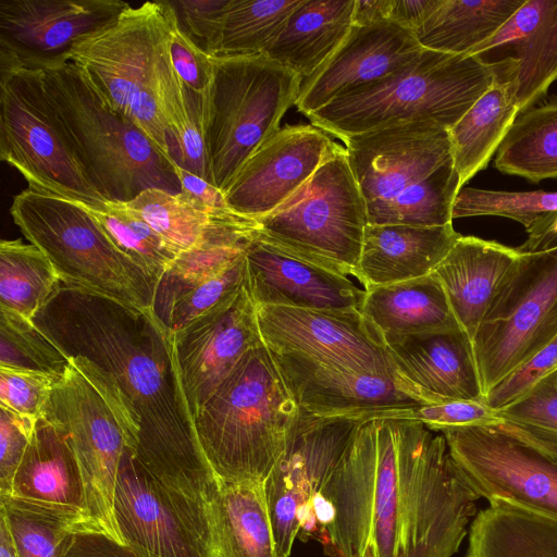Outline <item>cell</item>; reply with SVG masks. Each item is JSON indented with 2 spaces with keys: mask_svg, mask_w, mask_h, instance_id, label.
<instances>
[{
  "mask_svg": "<svg viewBox=\"0 0 557 557\" xmlns=\"http://www.w3.org/2000/svg\"><path fill=\"white\" fill-rule=\"evenodd\" d=\"M337 143L311 125H285L255 150L224 197L237 214L255 221L296 193L335 150Z\"/></svg>",
  "mask_w": 557,
  "mask_h": 557,
  "instance_id": "cell-21",
  "label": "cell"
},
{
  "mask_svg": "<svg viewBox=\"0 0 557 557\" xmlns=\"http://www.w3.org/2000/svg\"><path fill=\"white\" fill-rule=\"evenodd\" d=\"M496 412L502 421L557 441V366Z\"/></svg>",
  "mask_w": 557,
  "mask_h": 557,
  "instance_id": "cell-48",
  "label": "cell"
},
{
  "mask_svg": "<svg viewBox=\"0 0 557 557\" xmlns=\"http://www.w3.org/2000/svg\"><path fill=\"white\" fill-rule=\"evenodd\" d=\"M63 374L0 366V407L33 420L42 417Z\"/></svg>",
  "mask_w": 557,
  "mask_h": 557,
  "instance_id": "cell-47",
  "label": "cell"
},
{
  "mask_svg": "<svg viewBox=\"0 0 557 557\" xmlns=\"http://www.w3.org/2000/svg\"><path fill=\"white\" fill-rule=\"evenodd\" d=\"M384 419L412 420L433 431L448 426L493 425L502 420L485 400L444 399L414 408L393 411Z\"/></svg>",
  "mask_w": 557,
  "mask_h": 557,
  "instance_id": "cell-49",
  "label": "cell"
},
{
  "mask_svg": "<svg viewBox=\"0 0 557 557\" xmlns=\"http://www.w3.org/2000/svg\"><path fill=\"white\" fill-rule=\"evenodd\" d=\"M61 288L57 271L39 248L21 239L0 242V308L35 321Z\"/></svg>",
  "mask_w": 557,
  "mask_h": 557,
  "instance_id": "cell-37",
  "label": "cell"
},
{
  "mask_svg": "<svg viewBox=\"0 0 557 557\" xmlns=\"http://www.w3.org/2000/svg\"><path fill=\"white\" fill-rule=\"evenodd\" d=\"M41 418L65 435L75 453L95 527L123 543L113 502L121 460L131 445L119 414L75 356H71Z\"/></svg>",
  "mask_w": 557,
  "mask_h": 557,
  "instance_id": "cell-12",
  "label": "cell"
},
{
  "mask_svg": "<svg viewBox=\"0 0 557 557\" xmlns=\"http://www.w3.org/2000/svg\"><path fill=\"white\" fill-rule=\"evenodd\" d=\"M271 354L299 408L313 414L368 421L432 404L398 371L327 364L301 356Z\"/></svg>",
  "mask_w": 557,
  "mask_h": 557,
  "instance_id": "cell-16",
  "label": "cell"
},
{
  "mask_svg": "<svg viewBox=\"0 0 557 557\" xmlns=\"http://www.w3.org/2000/svg\"><path fill=\"white\" fill-rule=\"evenodd\" d=\"M0 158L29 187L92 207L107 202L87 180L61 129L39 69H0Z\"/></svg>",
  "mask_w": 557,
  "mask_h": 557,
  "instance_id": "cell-10",
  "label": "cell"
},
{
  "mask_svg": "<svg viewBox=\"0 0 557 557\" xmlns=\"http://www.w3.org/2000/svg\"><path fill=\"white\" fill-rule=\"evenodd\" d=\"M185 34L212 57L230 0L169 1Z\"/></svg>",
  "mask_w": 557,
  "mask_h": 557,
  "instance_id": "cell-51",
  "label": "cell"
},
{
  "mask_svg": "<svg viewBox=\"0 0 557 557\" xmlns=\"http://www.w3.org/2000/svg\"><path fill=\"white\" fill-rule=\"evenodd\" d=\"M463 557H557V519L497 498L479 510Z\"/></svg>",
  "mask_w": 557,
  "mask_h": 557,
  "instance_id": "cell-34",
  "label": "cell"
},
{
  "mask_svg": "<svg viewBox=\"0 0 557 557\" xmlns=\"http://www.w3.org/2000/svg\"><path fill=\"white\" fill-rule=\"evenodd\" d=\"M494 166L532 183L557 177V99L517 116L495 154Z\"/></svg>",
  "mask_w": 557,
  "mask_h": 557,
  "instance_id": "cell-36",
  "label": "cell"
},
{
  "mask_svg": "<svg viewBox=\"0 0 557 557\" xmlns=\"http://www.w3.org/2000/svg\"><path fill=\"white\" fill-rule=\"evenodd\" d=\"M177 176L182 191L198 199L208 207L216 209H231L225 200L224 193L205 178L178 166Z\"/></svg>",
  "mask_w": 557,
  "mask_h": 557,
  "instance_id": "cell-55",
  "label": "cell"
},
{
  "mask_svg": "<svg viewBox=\"0 0 557 557\" xmlns=\"http://www.w3.org/2000/svg\"><path fill=\"white\" fill-rule=\"evenodd\" d=\"M70 359L36 321L0 308V366L63 374Z\"/></svg>",
  "mask_w": 557,
  "mask_h": 557,
  "instance_id": "cell-43",
  "label": "cell"
},
{
  "mask_svg": "<svg viewBox=\"0 0 557 557\" xmlns=\"http://www.w3.org/2000/svg\"><path fill=\"white\" fill-rule=\"evenodd\" d=\"M459 190V177L451 160L387 203L368 211V222L374 225L450 224L453 205Z\"/></svg>",
  "mask_w": 557,
  "mask_h": 557,
  "instance_id": "cell-41",
  "label": "cell"
},
{
  "mask_svg": "<svg viewBox=\"0 0 557 557\" xmlns=\"http://www.w3.org/2000/svg\"><path fill=\"white\" fill-rule=\"evenodd\" d=\"M398 372L432 404L484 400L472 343L462 330L384 339Z\"/></svg>",
  "mask_w": 557,
  "mask_h": 557,
  "instance_id": "cell-24",
  "label": "cell"
},
{
  "mask_svg": "<svg viewBox=\"0 0 557 557\" xmlns=\"http://www.w3.org/2000/svg\"><path fill=\"white\" fill-rule=\"evenodd\" d=\"M264 345L327 364L398 371L381 333L360 310L258 306Z\"/></svg>",
  "mask_w": 557,
  "mask_h": 557,
  "instance_id": "cell-17",
  "label": "cell"
},
{
  "mask_svg": "<svg viewBox=\"0 0 557 557\" xmlns=\"http://www.w3.org/2000/svg\"><path fill=\"white\" fill-rule=\"evenodd\" d=\"M494 62L423 49L393 74L356 88L307 117L338 139L394 125L433 122L450 129L488 89Z\"/></svg>",
  "mask_w": 557,
  "mask_h": 557,
  "instance_id": "cell-5",
  "label": "cell"
},
{
  "mask_svg": "<svg viewBox=\"0 0 557 557\" xmlns=\"http://www.w3.org/2000/svg\"><path fill=\"white\" fill-rule=\"evenodd\" d=\"M128 7L121 0H0V69L65 62L75 41Z\"/></svg>",
  "mask_w": 557,
  "mask_h": 557,
  "instance_id": "cell-18",
  "label": "cell"
},
{
  "mask_svg": "<svg viewBox=\"0 0 557 557\" xmlns=\"http://www.w3.org/2000/svg\"><path fill=\"white\" fill-rule=\"evenodd\" d=\"M391 0H356L354 24L367 25L389 21Z\"/></svg>",
  "mask_w": 557,
  "mask_h": 557,
  "instance_id": "cell-57",
  "label": "cell"
},
{
  "mask_svg": "<svg viewBox=\"0 0 557 557\" xmlns=\"http://www.w3.org/2000/svg\"><path fill=\"white\" fill-rule=\"evenodd\" d=\"M364 290L360 311L384 339L460 329L433 274Z\"/></svg>",
  "mask_w": 557,
  "mask_h": 557,
  "instance_id": "cell-33",
  "label": "cell"
},
{
  "mask_svg": "<svg viewBox=\"0 0 557 557\" xmlns=\"http://www.w3.org/2000/svg\"><path fill=\"white\" fill-rule=\"evenodd\" d=\"M171 336L180 380L194 419L244 356L263 343L257 308L246 286Z\"/></svg>",
  "mask_w": 557,
  "mask_h": 557,
  "instance_id": "cell-20",
  "label": "cell"
},
{
  "mask_svg": "<svg viewBox=\"0 0 557 557\" xmlns=\"http://www.w3.org/2000/svg\"><path fill=\"white\" fill-rule=\"evenodd\" d=\"M554 211H557V191L462 187L455 198L451 218L496 215L517 221L528 230L539 219Z\"/></svg>",
  "mask_w": 557,
  "mask_h": 557,
  "instance_id": "cell-44",
  "label": "cell"
},
{
  "mask_svg": "<svg viewBox=\"0 0 557 557\" xmlns=\"http://www.w3.org/2000/svg\"><path fill=\"white\" fill-rule=\"evenodd\" d=\"M557 337V247L520 252L472 342L485 394Z\"/></svg>",
  "mask_w": 557,
  "mask_h": 557,
  "instance_id": "cell-11",
  "label": "cell"
},
{
  "mask_svg": "<svg viewBox=\"0 0 557 557\" xmlns=\"http://www.w3.org/2000/svg\"><path fill=\"white\" fill-rule=\"evenodd\" d=\"M63 557H150L123 544L103 532L84 530L75 532Z\"/></svg>",
  "mask_w": 557,
  "mask_h": 557,
  "instance_id": "cell-53",
  "label": "cell"
},
{
  "mask_svg": "<svg viewBox=\"0 0 557 557\" xmlns=\"http://www.w3.org/2000/svg\"><path fill=\"white\" fill-rule=\"evenodd\" d=\"M113 513L122 542L150 557H208L207 508L154 479L129 447L119 469Z\"/></svg>",
  "mask_w": 557,
  "mask_h": 557,
  "instance_id": "cell-15",
  "label": "cell"
},
{
  "mask_svg": "<svg viewBox=\"0 0 557 557\" xmlns=\"http://www.w3.org/2000/svg\"><path fill=\"white\" fill-rule=\"evenodd\" d=\"M246 283L245 256L223 273L197 282L162 277L154 311L172 334L236 296Z\"/></svg>",
  "mask_w": 557,
  "mask_h": 557,
  "instance_id": "cell-38",
  "label": "cell"
},
{
  "mask_svg": "<svg viewBox=\"0 0 557 557\" xmlns=\"http://www.w3.org/2000/svg\"><path fill=\"white\" fill-rule=\"evenodd\" d=\"M356 0H301L263 55L312 76L338 49L354 25Z\"/></svg>",
  "mask_w": 557,
  "mask_h": 557,
  "instance_id": "cell-31",
  "label": "cell"
},
{
  "mask_svg": "<svg viewBox=\"0 0 557 557\" xmlns=\"http://www.w3.org/2000/svg\"><path fill=\"white\" fill-rule=\"evenodd\" d=\"M257 223L261 233L293 253L357 278L369 222L346 149L338 144L296 193Z\"/></svg>",
  "mask_w": 557,
  "mask_h": 557,
  "instance_id": "cell-9",
  "label": "cell"
},
{
  "mask_svg": "<svg viewBox=\"0 0 557 557\" xmlns=\"http://www.w3.org/2000/svg\"><path fill=\"white\" fill-rule=\"evenodd\" d=\"M500 422L435 432L444 435L450 457L480 498L507 499L557 519V459Z\"/></svg>",
  "mask_w": 557,
  "mask_h": 557,
  "instance_id": "cell-14",
  "label": "cell"
},
{
  "mask_svg": "<svg viewBox=\"0 0 557 557\" xmlns=\"http://www.w3.org/2000/svg\"><path fill=\"white\" fill-rule=\"evenodd\" d=\"M556 366L557 337L494 385L485 394V403L495 411L505 408Z\"/></svg>",
  "mask_w": 557,
  "mask_h": 557,
  "instance_id": "cell-50",
  "label": "cell"
},
{
  "mask_svg": "<svg viewBox=\"0 0 557 557\" xmlns=\"http://www.w3.org/2000/svg\"><path fill=\"white\" fill-rule=\"evenodd\" d=\"M520 251L495 240L460 235L433 271L471 343Z\"/></svg>",
  "mask_w": 557,
  "mask_h": 557,
  "instance_id": "cell-26",
  "label": "cell"
},
{
  "mask_svg": "<svg viewBox=\"0 0 557 557\" xmlns=\"http://www.w3.org/2000/svg\"><path fill=\"white\" fill-rule=\"evenodd\" d=\"M442 0H391L389 21L413 33Z\"/></svg>",
  "mask_w": 557,
  "mask_h": 557,
  "instance_id": "cell-54",
  "label": "cell"
},
{
  "mask_svg": "<svg viewBox=\"0 0 557 557\" xmlns=\"http://www.w3.org/2000/svg\"><path fill=\"white\" fill-rule=\"evenodd\" d=\"M169 14L168 1L129 5L104 27L75 41L69 60L104 104L137 125L174 162L159 104L172 64Z\"/></svg>",
  "mask_w": 557,
  "mask_h": 557,
  "instance_id": "cell-6",
  "label": "cell"
},
{
  "mask_svg": "<svg viewBox=\"0 0 557 557\" xmlns=\"http://www.w3.org/2000/svg\"><path fill=\"white\" fill-rule=\"evenodd\" d=\"M246 289L256 307L361 310L366 290L349 276L304 259L258 230L246 252Z\"/></svg>",
  "mask_w": 557,
  "mask_h": 557,
  "instance_id": "cell-22",
  "label": "cell"
},
{
  "mask_svg": "<svg viewBox=\"0 0 557 557\" xmlns=\"http://www.w3.org/2000/svg\"><path fill=\"white\" fill-rule=\"evenodd\" d=\"M493 62L491 86L448 129L459 189L488 165L519 115L517 62L512 58Z\"/></svg>",
  "mask_w": 557,
  "mask_h": 557,
  "instance_id": "cell-29",
  "label": "cell"
},
{
  "mask_svg": "<svg viewBox=\"0 0 557 557\" xmlns=\"http://www.w3.org/2000/svg\"><path fill=\"white\" fill-rule=\"evenodd\" d=\"M525 231L527 240L517 247L520 252H536L557 247V211L542 216Z\"/></svg>",
  "mask_w": 557,
  "mask_h": 557,
  "instance_id": "cell-56",
  "label": "cell"
},
{
  "mask_svg": "<svg viewBox=\"0 0 557 557\" xmlns=\"http://www.w3.org/2000/svg\"><path fill=\"white\" fill-rule=\"evenodd\" d=\"M460 236L442 226L368 224L357 268L364 289L433 273Z\"/></svg>",
  "mask_w": 557,
  "mask_h": 557,
  "instance_id": "cell-28",
  "label": "cell"
},
{
  "mask_svg": "<svg viewBox=\"0 0 557 557\" xmlns=\"http://www.w3.org/2000/svg\"><path fill=\"white\" fill-rule=\"evenodd\" d=\"M480 499L440 432L372 419L356 431L313 507L330 557H453Z\"/></svg>",
  "mask_w": 557,
  "mask_h": 557,
  "instance_id": "cell-1",
  "label": "cell"
},
{
  "mask_svg": "<svg viewBox=\"0 0 557 557\" xmlns=\"http://www.w3.org/2000/svg\"><path fill=\"white\" fill-rule=\"evenodd\" d=\"M82 206L113 245L159 285L177 256L162 237L124 202Z\"/></svg>",
  "mask_w": 557,
  "mask_h": 557,
  "instance_id": "cell-42",
  "label": "cell"
},
{
  "mask_svg": "<svg viewBox=\"0 0 557 557\" xmlns=\"http://www.w3.org/2000/svg\"><path fill=\"white\" fill-rule=\"evenodd\" d=\"M169 49L171 63L184 84L203 132L210 88L213 79V57L197 46L181 28L170 5Z\"/></svg>",
  "mask_w": 557,
  "mask_h": 557,
  "instance_id": "cell-45",
  "label": "cell"
},
{
  "mask_svg": "<svg viewBox=\"0 0 557 557\" xmlns=\"http://www.w3.org/2000/svg\"><path fill=\"white\" fill-rule=\"evenodd\" d=\"M35 321L66 354L89 359L116 385L137 431L134 454L147 471L207 508L218 476L196 434L171 333L156 312L62 285Z\"/></svg>",
  "mask_w": 557,
  "mask_h": 557,
  "instance_id": "cell-2",
  "label": "cell"
},
{
  "mask_svg": "<svg viewBox=\"0 0 557 557\" xmlns=\"http://www.w3.org/2000/svg\"><path fill=\"white\" fill-rule=\"evenodd\" d=\"M301 0H230L213 58L263 54Z\"/></svg>",
  "mask_w": 557,
  "mask_h": 557,
  "instance_id": "cell-39",
  "label": "cell"
},
{
  "mask_svg": "<svg viewBox=\"0 0 557 557\" xmlns=\"http://www.w3.org/2000/svg\"><path fill=\"white\" fill-rule=\"evenodd\" d=\"M516 60L519 114L536 106L557 81V0H525L505 25L470 54Z\"/></svg>",
  "mask_w": 557,
  "mask_h": 557,
  "instance_id": "cell-25",
  "label": "cell"
},
{
  "mask_svg": "<svg viewBox=\"0 0 557 557\" xmlns=\"http://www.w3.org/2000/svg\"><path fill=\"white\" fill-rule=\"evenodd\" d=\"M364 421L300 408L286 448L263 483L278 557H290L297 539L310 540L313 507Z\"/></svg>",
  "mask_w": 557,
  "mask_h": 557,
  "instance_id": "cell-13",
  "label": "cell"
},
{
  "mask_svg": "<svg viewBox=\"0 0 557 557\" xmlns=\"http://www.w3.org/2000/svg\"><path fill=\"white\" fill-rule=\"evenodd\" d=\"M525 0H442L416 30L423 49L470 54L494 36Z\"/></svg>",
  "mask_w": 557,
  "mask_h": 557,
  "instance_id": "cell-35",
  "label": "cell"
},
{
  "mask_svg": "<svg viewBox=\"0 0 557 557\" xmlns=\"http://www.w3.org/2000/svg\"><path fill=\"white\" fill-rule=\"evenodd\" d=\"M207 511L211 531L208 557H278L263 484L218 478Z\"/></svg>",
  "mask_w": 557,
  "mask_h": 557,
  "instance_id": "cell-32",
  "label": "cell"
},
{
  "mask_svg": "<svg viewBox=\"0 0 557 557\" xmlns=\"http://www.w3.org/2000/svg\"><path fill=\"white\" fill-rule=\"evenodd\" d=\"M39 70L61 129L106 201L128 202L150 188L182 193L176 163L137 125L104 104L74 62Z\"/></svg>",
  "mask_w": 557,
  "mask_h": 557,
  "instance_id": "cell-4",
  "label": "cell"
},
{
  "mask_svg": "<svg viewBox=\"0 0 557 557\" xmlns=\"http://www.w3.org/2000/svg\"><path fill=\"white\" fill-rule=\"evenodd\" d=\"M10 213L63 286L156 312L158 283L113 245L81 202L28 186L14 197Z\"/></svg>",
  "mask_w": 557,
  "mask_h": 557,
  "instance_id": "cell-7",
  "label": "cell"
},
{
  "mask_svg": "<svg viewBox=\"0 0 557 557\" xmlns=\"http://www.w3.org/2000/svg\"><path fill=\"white\" fill-rule=\"evenodd\" d=\"M37 420L4 407L0 413V495L10 496L14 475L32 441Z\"/></svg>",
  "mask_w": 557,
  "mask_h": 557,
  "instance_id": "cell-52",
  "label": "cell"
},
{
  "mask_svg": "<svg viewBox=\"0 0 557 557\" xmlns=\"http://www.w3.org/2000/svg\"><path fill=\"white\" fill-rule=\"evenodd\" d=\"M301 83L263 54L213 58L203 141L215 187L224 193L248 157L281 128Z\"/></svg>",
  "mask_w": 557,
  "mask_h": 557,
  "instance_id": "cell-8",
  "label": "cell"
},
{
  "mask_svg": "<svg viewBox=\"0 0 557 557\" xmlns=\"http://www.w3.org/2000/svg\"><path fill=\"white\" fill-rule=\"evenodd\" d=\"M422 50L416 34L394 22L354 24L333 55L302 81L295 106L308 116L343 95L400 70Z\"/></svg>",
  "mask_w": 557,
  "mask_h": 557,
  "instance_id": "cell-23",
  "label": "cell"
},
{
  "mask_svg": "<svg viewBox=\"0 0 557 557\" xmlns=\"http://www.w3.org/2000/svg\"><path fill=\"white\" fill-rule=\"evenodd\" d=\"M177 255L207 242L248 234L257 221L232 209L211 208L185 193L150 188L124 202Z\"/></svg>",
  "mask_w": 557,
  "mask_h": 557,
  "instance_id": "cell-30",
  "label": "cell"
},
{
  "mask_svg": "<svg viewBox=\"0 0 557 557\" xmlns=\"http://www.w3.org/2000/svg\"><path fill=\"white\" fill-rule=\"evenodd\" d=\"M0 557H18L4 517L0 513Z\"/></svg>",
  "mask_w": 557,
  "mask_h": 557,
  "instance_id": "cell-59",
  "label": "cell"
},
{
  "mask_svg": "<svg viewBox=\"0 0 557 557\" xmlns=\"http://www.w3.org/2000/svg\"><path fill=\"white\" fill-rule=\"evenodd\" d=\"M342 140L367 211L453 160L448 129L433 122L394 125Z\"/></svg>",
  "mask_w": 557,
  "mask_h": 557,
  "instance_id": "cell-19",
  "label": "cell"
},
{
  "mask_svg": "<svg viewBox=\"0 0 557 557\" xmlns=\"http://www.w3.org/2000/svg\"><path fill=\"white\" fill-rule=\"evenodd\" d=\"M299 412L270 349L261 343L200 407L194 425L219 479L263 484L283 455Z\"/></svg>",
  "mask_w": 557,
  "mask_h": 557,
  "instance_id": "cell-3",
  "label": "cell"
},
{
  "mask_svg": "<svg viewBox=\"0 0 557 557\" xmlns=\"http://www.w3.org/2000/svg\"><path fill=\"white\" fill-rule=\"evenodd\" d=\"M0 513L18 557H63L75 532L94 530L83 519L7 495H0Z\"/></svg>",
  "mask_w": 557,
  "mask_h": 557,
  "instance_id": "cell-40",
  "label": "cell"
},
{
  "mask_svg": "<svg viewBox=\"0 0 557 557\" xmlns=\"http://www.w3.org/2000/svg\"><path fill=\"white\" fill-rule=\"evenodd\" d=\"M10 496L77 517L97 530L88 515L75 453L65 435L45 418L36 422Z\"/></svg>",
  "mask_w": 557,
  "mask_h": 557,
  "instance_id": "cell-27",
  "label": "cell"
},
{
  "mask_svg": "<svg viewBox=\"0 0 557 557\" xmlns=\"http://www.w3.org/2000/svg\"><path fill=\"white\" fill-rule=\"evenodd\" d=\"M256 231L207 242L183 251L176 256L164 276L183 282H197L216 276L245 256Z\"/></svg>",
  "mask_w": 557,
  "mask_h": 557,
  "instance_id": "cell-46",
  "label": "cell"
},
{
  "mask_svg": "<svg viewBox=\"0 0 557 557\" xmlns=\"http://www.w3.org/2000/svg\"><path fill=\"white\" fill-rule=\"evenodd\" d=\"M500 424L512 434L536 446L553 458L557 459V441L505 421H502Z\"/></svg>",
  "mask_w": 557,
  "mask_h": 557,
  "instance_id": "cell-58",
  "label": "cell"
}]
</instances>
